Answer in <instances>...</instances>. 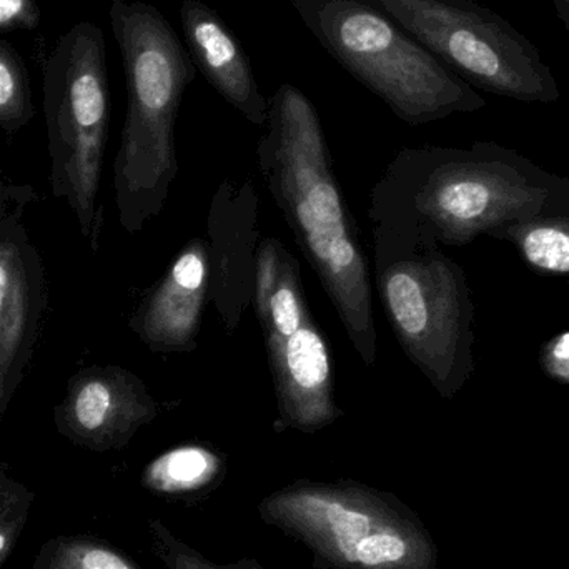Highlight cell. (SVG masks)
Listing matches in <instances>:
<instances>
[{
    "mask_svg": "<svg viewBox=\"0 0 569 569\" xmlns=\"http://www.w3.org/2000/svg\"><path fill=\"white\" fill-rule=\"evenodd\" d=\"M257 159L263 182L367 367L378 358L370 269L313 102L291 83L269 100Z\"/></svg>",
    "mask_w": 569,
    "mask_h": 569,
    "instance_id": "1",
    "label": "cell"
},
{
    "mask_svg": "<svg viewBox=\"0 0 569 569\" xmlns=\"http://www.w3.org/2000/svg\"><path fill=\"white\" fill-rule=\"evenodd\" d=\"M370 206L410 217L441 247H467L510 223L569 212V179L495 142L415 147L395 156Z\"/></svg>",
    "mask_w": 569,
    "mask_h": 569,
    "instance_id": "2",
    "label": "cell"
},
{
    "mask_svg": "<svg viewBox=\"0 0 569 569\" xmlns=\"http://www.w3.org/2000/svg\"><path fill=\"white\" fill-rule=\"evenodd\" d=\"M110 23L127 82L113 196L122 229L139 233L162 212L179 172L177 117L197 67L172 23L150 3L113 0Z\"/></svg>",
    "mask_w": 569,
    "mask_h": 569,
    "instance_id": "3",
    "label": "cell"
},
{
    "mask_svg": "<svg viewBox=\"0 0 569 569\" xmlns=\"http://www.w3.org/2000/svg\"><path fill=\"white\" fill-rule=\"evenodd\" d=\"M375 277L403 353L441 398L475 373V301L467 273L410 217L370 206Z\"/></svg>",
    "mask_w": 569,
    "mask_h": 569,
    "instance_id": "4",
    "label": "cell"
},
{
    "mask_svg": "<svg viewBox=\"0 0 569 569\" xmlns=\"http://www.w3.org/2000/svg\"><path fill=\"white\" fill-rule=\"evenodd\" d=\"M320 46L410 126L487 107L477 89L367 0H290Z\"/></svg>",
    "mask_w": 569,
    "mask_h": 569,
    "instance_id": "5",
    "label": "cell"
},
{
    "mask_svg": "<svg viewBox=\"0 0 569 569\" xmlns=\"http://www.w3.org/2000/svg\"><path fill=\"white\" fill-rule=\"evenodd\" d=\"M263 523L303 543L321 569H433L430 535L395 495L358 481H297L263 498Z\"/></svg>",
    "mask_w": 569,
    "mask_h": 569,
    "instance_id": "6",
    "label": "cell"
},
{
    "mask_svg": "<svg viewBox=\"0 0 569 569\" xmlns=\"http://www.w3.org/2000/svg\"><path fill=\"white\" fill-rule=\"evenodd\" d=\"M50 190L69 203L80 233L99 246L100 180L110 122L106 39L90 22L60 37L42 66Z\"/></svg>",
    "mask_w": 569,
    "mask_h": 569,
    "instance_id": "7",
    "label": "cell"
},
{
    "mask_svg": "<svg viewBox=\"0 0 569 569\" xmlns=\"http://www.w3.org/2000/svg\"><path fill=\"white\" fill-rule=\"evenodd\" d=\"M473 89L525 103L560 102L540 50L475 0H367Z\"/></svg>",
    "mask_w": 569,
    "mask_h": 569,
    "instance_id": "8",
    "label": "cell"
},
{
    "mask_svg": "<svg viewBox=\"0 0 569 569\" xmlns=\"http://www.w3.org/2000/svg\"><path fill=\"white\" fill-rule=\"evenodd\" d=\"M253 308L266 337L280 423L301 433L330 427L343 417L335 401L330 351L305 298L300 263L287 249L272 295Z\"/></svg>",
    "mask_w": 569,
    "mask_h": 569,
    "instance_id": "9",
    "label": "cell"
},
{
    "mask_svg": "<svg viewBox=\"0 0 569 569\" xmlns=\"http://www.w3.org/2000/svg\"><path fill=\"white\" fill-rule=\"evenodd\" d=\"M23 216L0 222V421L26 378L49 307L42 257Z\"/></svg>",
    "mask_w": 569,
    "mask_h": 569,
    "instance_id": "10",
    "label": "cell"
},
{
    "mask_svg": "<svg viewBox=\"0 0 569 569\" xmlns=\"http://www.w3.org/2000/svg\"><path fill=\"white\" fill-rule=\"evenodd\" d=\"M157 415L159 405L142 378L119 365H92L67 381L53 423L76 447L107 453L123 450Z\"/></svg>",
    "mask_w": 569,
    "mask_h": 569,
    "instance_id": "11",
    "label": "cell"
},
{
    "mask_svg": "<svg viewBox=\"0 0 569 569\" xmlns=\"http://www.w3.org/2000/svg\"><path fill=\"white\" fill-rule=\"evenodd\" d=\"M210 301L227 333H236L252 305L259 249V197L252 180L227 179L210 206Z\"/></svg>",
    "mask_w": 569,
    "mask_h": 569,
    "instance_id": "12",
    "label": "cell"
},
{
    "mask_svg": "<svg viewBox=\"0 0 569 569\" xmlns=\"http://www.w3.org/2000/svg\"><path fill=\"white\" fill-rule=\"evenodd\" d=\"M209 295V242L192 239L147 291L130 317V330L153 353H192Z\"/></svg>",
    "mask_w": 569,
    "mask_h": 569,
    "instance_id": "13",
    "label": "cell"
},
{
    "mask_svg": "<svg viewBox=\"0 0 569 569\" xmlns=\"http://www.w3.org/2000/svg\"><path fill=\"white\" fill-rule=\"evenodd\" d=\"M179 13L187 50L197 70L252 126L266 127L269 100L236 33L202 0H182Z\"/></svg>",
    "mask_w": 569,
    "mask_h": 569,
    "instance_id": "14",
    "label": "cell"
},
{
    "mask_svg": "<svg viewBox=\"0 0 569 569\" xmlns=\"http://www.w3.org/2000/svg\"><path fill=\"white\" fill-rule=\"evenodd\" d=\"M222 453L207 445H180L143 468L142 487L169 498H190L216 488L226 477Z\"/></svg>",
    "mask_w": 569,
    "mask_h": 569,
    "instance_id": "15",
    "label": "cell"
},
{
    "mask_svg": "<svg viewBox=\"0 0 569 569\" xmlns=\"http://www.w3.org/2000/svg\"><path fill=\"white\" fill-rule=\"evenodd\" d=\"M491 239L510 243L537 276L569 277V212L510 223Z\"/></svg>",
    "mask_w": 569,
    "mask_h": 569,
    "instance_id": "16",
    "label": "cell"
},
{
    "mask_svg": "<svg viewBox=\"0 0 569 569\" xmlns=\"http://www.w3.org/2000/svg\"><path fill=\"white\" fill-rule=\"evenodd\" d=\"M32 569H140L109 541L89 535H60L46 541Z\"/></svg>",
    "mask_w": 569,
    "mask_h": 569,
    "instance_id": "17",
    "label": "cell"
},
{
    "mask_svg": "<svg viewBox=\"0 0 569 569\" xmlns=\"http://www.w3.org/2000/svg\"><path fill=\"white\" fill-rule=\"evenodd\" d=\"M29 70L16 47L0 39V129L7 136L29 126L33 119Z\"/></svg>",
    "mask_w": 569,
    "mask_h": 569,
    "instance_id": "18",
    "label": "cell"
},
{
    "mask_svg": "<svg viewBox=\"0 0 569 569\" xmlns=\"http://www.w3.org/2000/svg\"><path fill=\"white\" fill-rule=\"evenodd\" d=\"M150 550L166 569H266L252 558L219 565L180 540L162 520L149 521Z\"/></svg>",
    "mask_w": 569,
    "mask_h": 569,
    "instance_id": "19",
    "label": "cell"
},
{
    "mask_svg": "<svg viewBox=\"0 0 569 569\" xmlns=\"http://www.w3.org/2000/svg\"><path fill=\"white\" fill-rule=\"evenodd\" d=\"M33 500H36V495L30 491L0 517V569L9 560L10 553L26 528Z\"/></svg>",
    "mask_w": 569,
    "mask_h": 569,
    "instance_id": "20",
    "label": "cell"
},
{
    "mask_svg": "<svg viewBox=\"0 0 569 569\" xmlns=\"http://www.w3.org/2000/svg\"><path fill=\"white\" fill-rule=\"evenodd\" d=\"M540 368L557 383L569 385V330L555 335L541 345Z\"/></svg>",
    "mask_w": 569,
    "mask_h": 569,
    "instance_id": "21",
    "label": "cell"
},
{
    "mask_svg": "<svg viewBox=\"0 0 569 569\" xmlns=\"http://www.w3.org/2000/svg\"><path fill=\"white\" fill-rule=\"evenodd\" d=\"M40 19L36 0H0V33L37 29Z\"/></svg>",
    "mask_w": 569,
    "mask_h": 569,
    "instance_id": "22",
    "label": "cell"
},
{
    "mask_svg": "<svg viewBox=\"0 0 569 569\" xmlns=\"http://www.w3.org/2000/svg\"><path fill=\"white\" fill-rule=\"evenodd\" d=\"M36 200L33 187L19 186L0 173V222L13 213L26 212L27 207Z\"/></svg>",
    "mask_w": 569,
    "mask_h": 569,
    "instance_id": "23",
    "label": "cell"
},
{
    "mask_svg": "<svg viewBox=\"0 0 569 569\" xmlns=\"http://www.w3.org/2000/svg\"><path fill=\"white\" fill-rule=\"evenodd\" d=\"M27 493L29 488L10 477L9 465L0 463V517Z\"/></svg>",
    "mask_w": 569,
    "mask_h": 569,
    "instance_id": "24",
    "label": "cell"
},
{
    "mask_svg": "<svg viewBox=\"0 0 569 569\" xmlns=\"http://www.w3.org/2000/svg\"><path fill=\"white\" fill-rule=\"evenodd\" d=\"M555 10H557V16L560 17L563 26L567 27L569 32V0H553Z\"/></svg>",
    "mask_w": 569,
    "mask_h": 569,
    "instance_id": "25",
    "label": "cell"
},
{
    "mask_svg": "<svg viewBox=\"0 0 569 569\" xmlns=\"http://www.w3.org/2000/svg\"><path fill=\"white\" fill-rule=\"evenodd\" d=\"M568 284H569V280H568Z\"/></svg>",
    "mask_w": 569,
    "mask_h": 569,
    "instance_id": "26",
    "label": "cell"
}]
</instances>
